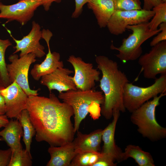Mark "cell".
<instances>
[{
    "label": "cell",
    "mask_w": 166,
    "mask_h": 166,
    "mask_svg": "<svg viewBox=\"0 0 166 166\" xmlns=\"http://www.w3.org/2000/svg\"><path fill=\"white\" fill-rule=\"evenodd\" d=\"M144 6L143 9L150 10L152 8L163 2L161 0H143Z\"/></svg>",
    "instance_id": "obj_32"
},
{
    "label": "cell",
    "mask_w": 166,
    "mask_h": 166,
    "mask_svg": "<svg viewBox=\"0 0 166 166\" xmlns=\"http://www.w3.org/2000/svg\"><path fill=\"white\" fill-rule=\"evenodd\" d=\"M48 151L50 158L47 166H70L76 154L72 141L60 146H50Z\"/></svg>",
    "instance_id": "obj_18"
},
{
    "label": "cell",
    "mask_w": 166,
    "mask_h": 166,
    "mask_svg": "<svg viewBox=\"0 0 166 166\" xmlns=\"http://www.w3.org/2000/svg\"><path fill=\"white\" fill-rule=\"evenodd\" d=\"M0 131V140L5 141L12 152L22 148L20 140L23 131L19 121L12 119Z\"/></svg>",
    "instance_id": "obj_19"
},
{
    "label": "cell",
    "mask_w": 166,
    "mask_h": 166,
    "mask_svg": "<svg viewBox=\"0 0 166 166\" xmlns=\"http://www.w3.org/2000/svg\"><path fill=\"white\" fill-rule=\"evenodd\" d=\"M138 63L145 78L155 79L158 74H166V40L152 46L148 53L141 55Z\"/></svg>",
    "instance_id": "obj_9"
},
{
    "label": "cell",
    "mask_w": 166,
    "mask_h": 166,
    "mask_svg": "<svg viewBox=\"0 0 166 166\" xmlns=\"http://www.w3.org/2000/svg\"><path fill=\"white\" fill-rule=\"evenodd\" d=\"M163 2H166V0H161Z\"/></svg>",
    "instance_id": "obj_36"
},
{
    "label": "cell",
    "mask_w": 166,
    "mask_h": 166,
    "mask_svg": "<svg viewBox=\"0 0 166 166\" xmlns=\"http://www.w3.org/2000/svg\"><path fill=\"white\" fill-rule=\"evenodd\" d=\"M95 61L102 74L99 86L104 95V101L101 106V113L105 118L109 119L114 112H125L124 89L129 81L125 74L119 69L116 61L104 55L97 56Z\"/></svg>",
    "instance_id": "obj_2"
},
{
    "label": "cell",
    "mask_w": 166,
    "mask_h": 166,
    "mask_svg": "<svg viewBox=\"0 0 166 166\" xmlns=\"http://www.w3.org/2000/svg\"><path fill=\"white\" fill-rule=\"evenodd\" d=\"M103 129H97L88 134L77 131L72 141L76 153L83 151L99 152Z\"/></svg>",
    "instance_id": "obj_17"
},
{
    "label": "cell",
    "mask_w": 166,
    "mask_h": 166,
    "mask_svg": "<svg viewBox=\"0 0 166 166\" xmlns=\"http://www.w3.org/2000/svg\"><path fill=\"white\" fill-rule=\"evenodd\" d=\"M12 45L9 39H0V81L5 87L11 84L6 68L5 53L7 48Z\"/></svg>",
    "instance_id": "obj_24"
},
{
    "label": "cell",
    "mask_w": 166,
    "mask_h": 166,
    "mask_svg": "<svg viewBox=\"0 0 166 166\" xmlns=\"http://www.w3.org/2000/svg\"><path fill=\"white\" fill-rule=\"evenodd\" d=\"M89 9L91 10L101 28L107 26L114 11L112 0H91L87 3Z\"/></svg>",
    "instance_id": "obj_20"
},
{
    "label": "cell",
    "mask_w": 166,
    "mask_h": 166,
    "mask_svg": "<svg viewBox=\"0 0 166 166\" xmlns=\"http://www.w3.org/2000/svg\"><path fill=\"white\" fill-rule=\"evenodd\" d=\"M148 22L128 26L127 29L131 30L132 33L123 40L119 47H116L112 44L111 45V49L118 51L116 56L123 63L139 58L143 52L142 44L160 31L159 29L155 30L150 29Z\"/></svg>",
    "instance_id": "obj_5"
},
{
    "label": "cell",
    "mask_w": 166,
    "mask_h": 166,
    "mask_svg": "<svg viewBox=\"0 0 166 166\" xmlns=\"http://www.w3.org/2000/svg\"><path fill=\"white\" fill-rule=\"evenodd\" d=\"M101 154V152L85 151L76 153L70 166H93Z\"/></svg>",
    "instance_id": "obj_23"
},
{
    "label": "cell",
    "mask_w": 166,
    "mask_h": 166,
    "mask_svg": "<svg viewBox=\"0 0 166 166\" xmlns=\"http://www.w3.org/2000/svg\"><path fill=\"white\" fill-rule=\"evenodd\" d=\"M21 124L23 131L22 140L25 145V149L30 153L31 145L33 137L36 132L27 109L23 110L17 119Z\"/></svg>",
    "instance_id": "obj_22"
},
{
    "label": "cell",
    "mask_w": 166,
    "mask_h": 166,
    "mask_svg": "<svg viewBox=\"0 0 166 166\" xmlns=\"http://www.w3.org/2000/svg\"><path fill=\"white\" fill-rule=\"evenodd\" d=\"M1 93L5 101V115L8 118L17 119L26 109L28 96L15 81L2 89Z\"/></svg>",
    "instance_id": "obj_13"
},
{
    "label": "cell",
    "mask_w": 166,
    "mask_h": 166,
    "mask_svg": "<svg viewBox=\"0 0 166 166\" xmlns=\"http://www.w3.org/2000/svg\"><path fill=\"white\" fill-rule=\"evenodd\" d=\"M41 28L38 23L34 21H33L30 32L21 40H17L14 38L10 30H7L10 36L16 43L15 46L13 47L15 51L13 53L20 52V57L29 53L34 54L36 57L38 58L43 57L45 54L44 51L45 47L39 42L40 40L42 38V31Z\"/></svg>",
    "instance_id": "obj_12"
},
{
    "label": "cell",
    "mask_w": 166,
    "mask_h": 166,
    "mask_svg": "<svg viewBox=\"0 0 166 166\" xmlns=\"http://www.w3.org/2000/svg\"><path fill=\"white\" fill-rule=\"evenodd\" d=\"M5 88L0 81V116L5 114L6 109L4 98L1 93V91Z\"/></svg>",
    "instance_id": "obj_33"
},
{
    "label": "cell",
    "mask_w": 166,
    "mask_h": 166,
    "mask_svg": "<svg viewBox=\"0 0 166 166\" xmlns=\"http://www.w3.org/2000/svg\"><path fill=\"white\" fill-rule=\"evenodd\" d=\"M159 26L160 31L150 42V45L152 47L160 42L166 40V22L161 23Z\"/></svg>",
    "instance_id": "obj_28"
},
{
    "label": "cell",
    "mask_w": 166,
    "mask_h": 166,
    "mask_svg": "<svg viewBox=\"0 0 166 166\" xmlns=\"http://www.w3.org/2000/svg\"><path fill=\"white\" fill-rule=\"evenodd\" d=\"M67 61L73 68L72 79L77 89L81 90L93 89L95 82L100 80V71L93 68L92 63L85 62L80 57L71 55Z\"/></svg>",
    "instance_id": "obj_10"
},
{
    "label": "cell",
    "mask_w": 166,
    "mask_h": 166,
    "mask_svg": "<svg viewBox=\"0 0 166 166\" xmlns=\"http://www.w3.org/2000/svg\"><path fill=\"white\" fill-rule=\"evenodd\" d=\"M52 36V33L49 30L43 29L42 30V38L46 42L48 51L44 60L40 64H35L30 71V74L36 81H39L42 77L52 73L58 68L64 67L63 61H60V54L51 51L49 43Z\"/></svg>",
    "instance_id": "obj_14"
},
{
    "label": "cell",
    "mask_w": 166,
    "mask_h": 166,
    "mask_svg": "<svg viewBox=\"0 0 166 166\" xmlns=\"http://www.w3.org/2000/svg\"><path fill=\"white\" fill-rule=\"evenodd\" d=\"M31 153L22 148L12 152L8 166H31L32 165Z\"/></svg>",
    "instance_id": "obj_25"
},
{
    "label": "cell",
    "mask_w": 166,
    "mask_h": 166,
    "mask_svg": "<svg viewBox=\"0 0 166 166\" xmlns=\"http://www.w3.org/2000/svg\"><path fill=\"white\" fill-rule=\"evenodd\" d=\"M12 153V151L10 148L4 150L0 149V166H8Z\"/></svg>",
    "instance_id": "obj_30"
},
{
    "label": "cell",
    "mask_w": 166,
    "mask_h": 166,
    "mask_svg": "<svg viewBox=\"0 0 166 166\" xmlns=\"http://www.w3.org/2000/svg\"><path fill=\"white\" fill-rule=\"evenodd\" d=\"M115 10H140L142 9L140 0H112Z\"/></svg>",
    "instance_id": "obj_27"
},
{
    "label": "cell",
    "mask_w": 166,
    "mask_h": 166,
    "mask_svg": "<svg viewBox=\"0 0 166 166\" xmlns=\"http://www.w3.org/2000/svg\"><path fill=\"white\" fill-rule=\"evenodd\" d=\"M42 5V0H19L15 4L5 5L0 2V18L25 25L33 16L37 8Z\"/></svg>",
    "instance_id": "obj_11"
},
{
    "label": "cell",
    "mask_w": 166,
    "mask_h": 166,
    "mask_svg": "<svg viewBox=\"0 0 166 166\" xmlns=\"http://www.w3.org/2000/svg\"><path fill=\"white\" fill-rule=\"evenodd\" d=\"M166 94V93H162L154 97L131 113V121L137 126L138 132L152 141L158 140L166 136V128L157 122L155 116L156 108L160 105V100Z\"/></svg>",
    "instance_id": "obj_4"
},
{
    "label": "cell",
    "mask_w": 166,
    "mask_h": 166,
    "mask_svg": "<svg viewBox=\"0 0 166 166\" xmlns=\"http://www.w3.org/2000/svg\"><path fill=\"white\" fill-rule=\"evenodd\" d=\"M9 121L8 117L5 114L0 116V126L2 127H5Z\"/></svg>",
    "instance_id": "obj_35"
},
{
    "label": "cell",
    "mask_w": 166,
    "mask_h": 166,
    "mask_svg": "<svg viewBox=\"0 0 166 166\" xmlns=\"http://www.w3.org/2000/svg\"><path fill=\"white\" fill-rule=\"evenodd\" d=\"M152 10L154 14L149 22V27L151 30H155L161 23L166 22V2L160 4L154 7Z\"/></svg>",
    "instance_id": "obj_26"
},
{
    "label": "cell",
    "mask_w": 166,
    "mask_h": 166,
    "mask_svg": "<svg viewBox=\"0 0 166 166\" xmlns=\"http://www.w3.org/2000/svg\"><path fill=\"white\" fill-rule=\"evenodd\" d=\"M58 97L73 109L75 133L79 130L81 121L88 113L94 120L101 116V106L104 101L102 91L93 89L86 90H70L59 93Z\"/></svg>",
    "instance_id": "obj_3"
},
{
    "label": "cell",
    "mask_w": 166,
    "mask_h": 166,
    "mask_svg": "<svg viewBox=\"0 0 166 166\" xmlns=\"http://www.w3.org/2000/svg\"><path fill=\"white\" fill-rule=\"evenodd\" d=\"M91 0H75V7L72 15V17L78 18L81 13L83 7L86 3H88Z\"/></svg>",
    "instance_id": "obj_31"
},
{
    "label": "cell",
    "mask_w": 166,
    "mask_h": 166,
    "mask_svg": "<svg viewBox=\"0 0 166 166\" xmlns=\"http://www.w3.org/2000/svg\"><path fill=\"white\" fill-rule=\"evenodd\" d=\"M120 115V112H117L113 114L112 122L104 129L102 136L103 145L101 152L109 156L118 162L122 160L123 152L116 144L115 133L117 122Z\"/></svg>",
    "instance_id": "obj_16"
},
{
    "label": "cell",
    "mask_w": 166,
    "mask_h": 166,
    "mask_svg": "<svg viewBox=\"0 0 166 166\" xmlns=\"http://www.w3.org/2000/svg\"><path fill=\"white\" fill-rule=\"evenodd\" d=\"M61 0H42V5L45 10L48 11L52 3L53 2H58Z\"/></svg>",
    "instance_id": "obj_34"
},
{
    "label": "cell",
    "mask_w": 166,
    "mask_h": 166,
    "mask_svg": "<svg viewBox=\"0 0 166 166\" xmlns=\"http://www.w3.org/2000/svg\"><path fill=\"white\" fill-rule=\"evenodd\" d=\"M74 72L68 68L61 67L57 69L52 73L42 77L40 84L46 86L49 92L56 90L59 93L70 90L77 89L70 75Z\"/></svg>",
    "instance_id": "obj_15"
},
{
    "label": "cell",
    "mask_w": 166,
    "mask_h": 166,
    "mask_svg": "<svg viewBox=\"0 0 166 166\" xmlns=\"http://www.w3.org/2000/svg\"><path fill=\"white\" fill-rule=\"evenodd\" d=\"M154 14L152 10H114L107 26L111 34L119 35L125 32L128 26L149 22Z\"/></svg>",
    "instance_id": "obj_8"
},
{
    "label": "cell",
    "mask_w": 166,
    "mask_h": 166,
    "mask_svg": "<svg viewBox=\"0 0 166 166\" xmlns=\"http://www.w3.org/2000/svg\"><path fill=\"white\" fill-rule=\"evenodd\" d=\"M133 158L139 166H155L152 157L148 152L143 151L139 146L129 144L122 153V160Z\"/></svg>",
    "instance_id": "obj_21"
},
{
    "label": "cell",
    "mask_w": 166,
    "mask_h": 166,
    "mask_svg": "<svg viewBox=\"0 0 166 166\" xmlns=\"http://www.w3.org/2000/svg\"><path fill=\"white\" fill-rule=\"evenodd\" d=\"M155 80L153 84L145 87H139L129 82L126 83L123 94L125 109L132 113L151 98L159 94L166 93V74L161 75Z\"/></svg>",
    "instance_id": "obj_6"
},
{
    "label": "cell",
    "mask_w": 166,
    "mask_h": 166,
    "mask_svg": "<svg viewBox=\"0 0 166 166\" xmlns=\"http://www.w3.org/2000/svg\"><path fill=\"white\" fill-rule=\"evenodd\" d=\"M36 57L29 53L19 58L16 53L10 55L8 60L10 64H6V68L11 83L15 81L28 96L38 95V89L33 90L29 86L28 73L31 64L36 61Z\"/></svg>",
    "instance_id": "obj_7"
},
{
    "label": "cell",
    "mask_w": 166,
    "mask_h": 166,
    "mask_svg": "<svg viewBox=\"0 0 166 166\" xmlns=\"http://www.w3.org/2000/svg\"><path fill=\"white\" fill-rule=\"evenodd\" d=\"M26 109L35 129L37 141H45L57 146L73 141L75 134L71 120L73 109L53 93H50L49 97L28 96Z\"/></svg>",
    "instance_id": "obj_1"
},
{
    "label": "cell",
    "mask_w": 166,
    "mask_h": 166,
    "mask_svg": "<svg viewBox=\"0 0 166 166\" xmlns=\"http://www.w3.org/2000/svg\"><path fill=\"white\" fill-rule=\"evenodd\" d=\"M1 127H2L0 126V128H1Z\"/></svg>",
    "instance_id": "obj_37"
},
{
    "label": "cell",
    "mask_w": 166,
    "mask_h": 166,
    "mask_svg": "<svg viewBox=\"0 0 166 166\" xmlns=\"http://www.w3.org/2000/svg\"><path fill=\"white\" fill-rule=\"evenodd\" d=\"M115 161L110 156L101 153L98 160L93 166H116L117 164L114 163Z\"/></svg>",
    "instance_id": "obj_29"
}]
</instances>
